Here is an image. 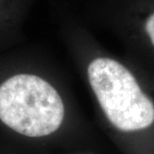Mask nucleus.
<instances>
[{"instance_id":"7ed1b4c3","label":"nucleus","mask_w":154,"mask_h":154,"mask_svg":"<svg viewBox=\"0 0 154 154\" xmlns=\"http://www.w3.org/2000/svg\"><path fill=\"white\" fill-rule=\"evenodd\" d=\"M145 28H146L147 34H148L150 40H151L152 44L154 45V13L150 15L148 17V19L146 20Z\"/></svg>"},{"instance_id":"f03ea898","label":"nucleus","mask_w":154,"mask_h":154,"mask_svg":"<svg viewBox=\"0 0 154 154\" xmlns=\"http://www.w3.org/2000/svg\"><path fill=\"white\" fill-rule=\"evenodd\" d=\"M88 79L107 119L122 132L148 128L154 122V104L133 74L118 61L98 57L88 65Z\"/></svg>"},{"instance_id":"f257e3e1","label":"nucleus","mask_w":154,"mask_h":154,"mask_svg":"<svg viewBox=\"0 0 154 154\" xmlns=\"http://www.w3.org/2000/svg\"><path fill=\"white\" fill-rule=\"evenodd\" d=\"M64 116L62 98L40 76L20 73L0 84V121L15 133L49 136L60 128Z\"/></svg>"}]
</instances>
